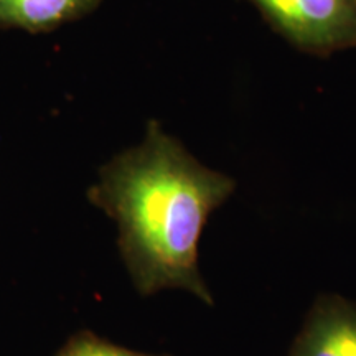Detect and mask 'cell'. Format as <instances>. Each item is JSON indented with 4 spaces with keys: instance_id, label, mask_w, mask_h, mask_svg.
<instances>
[{
    "instance_id": "cell-1",
    "label": "cell",
    "mask_w": 356,
    "mask_h": 356,
    "mask_svg": "<svg viewBox=\"0 0 356 356\" xmlns=\"http://www.w3.org/2000/svg\"><path fill=\"white\" fill-rule=\"evenodd\" d=\"M234 190L233 178L203 165L149 121L139 144L99 168L88 200L114 221L119 254L140 296L177 289L213 305L198 244L208 218Z\"/></svg>"
},
{
    "instance_id": "cell-2",
    "label": "cell",
    "mask_w": 356,
    "mask_h": 356,
    "mask_svg": "<svg viewBox=\"0 0 356 356\" xmlns=\"http://www.w3.org/2000/svg\"><path fill=\"white\" fill-rule=\"evenodd\" d=\"M297 50L327 56L356 48V0H248Z\"/></svg>"
},
{
    "instance_id": "cell-3",
    "label": "cell",
    "mask_w": 356,
    "mask_h": 356,
    "mask_svg": "<svg viewBox=\"0 0 356 356\" xmlns=\"http://www.w3.org/2000/svg\"><path fill=\"white\" fill-rule=\"evenodd\" d=\"M289 356H356V304L338 296L320 297Z\"/></svg>"
},
{
    "instance_id": "cell-4",
    "label": "cell",
    "mask_w": 356,
    "mask_h": 356,
    "mask_svg": "<svg viewBox=\"0 0 356 356\" xmlns=\"http://www.w3.org/2000/svg\"><path fill=\"white\" fill-rule=\"evenodd\" d=\"M102 0H0V26L51 32L96 10Z\"/></svg>"
},
{
    "instance_id": "cell-5",
    "label": "cell",
    "mask_w": 356,
    "mask_h": 356,
    "mask_svg": "<svg viewBox=\"0 0 356 356\" xmlns=\"http://www.w3.org/2000/svg\"><path fill=\"white\" fill-rule=\"evenodd\" d=\"M55 356H172V355H152L142 351L129 350L124 346L111 343L109 340L97 337L96 333L83 330L71 335L66 343L56 351Z\"/></svg>"
}]
</instances>
